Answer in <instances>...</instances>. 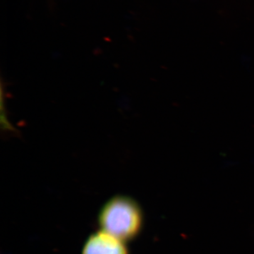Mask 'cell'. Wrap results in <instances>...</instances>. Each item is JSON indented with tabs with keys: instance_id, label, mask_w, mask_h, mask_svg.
<instances>
[{
	"instance_id": "2",
	"label": "cell",
	"mask_w": 254,
	"mask_h": 254,
	"mask_svg": "<svg viewBox=\"0 0 254 254\" xmlns=\"http://www.w3.org/2000/svg\"><path fill=\"white\" fill-rule=\"evenodd\" d=\"M125 242L106 232L100 231L91 234L86 239L81 254H128Z\"/></svg>"
},
{
	"instance_id": "1",
	"label": "cell",
	"mask_w": 254,
	"mask_h": 254,
	"mask_svg": "<svg viewBox=\"0 0 254 254\" xmlns=\"http://www.w3.org/2000/svg\"><path fill=\"white\" fill-rule=\"evenodd\" d=\"M100 230L127 243L135 240L143 226V213L131 197L116 195L102 205L97 217Z\"/></svg>"
}]
</instances>
